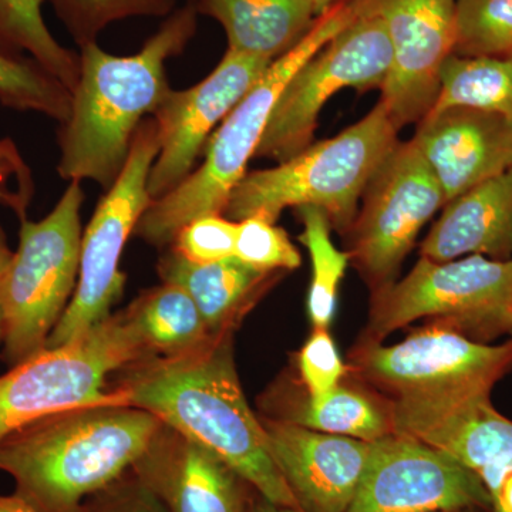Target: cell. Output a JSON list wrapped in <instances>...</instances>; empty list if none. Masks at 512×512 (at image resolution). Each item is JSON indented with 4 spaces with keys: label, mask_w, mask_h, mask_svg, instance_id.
I'll use <instances>...</instances> for the list:
<instances>
[{
    "label": "cell",
    "mask_w": 512,
    "mask_h": 512,
    "mask_svg": "<svg viewBox=\"0 0 512 512\" xmlns=\"http://www.w3.org/2000/svg\"><path fill=\"white\" fill-rule=\"evenodd\" d=\"M357 372L394 400L463 399L491 394L512 369V338L488 345L437 322L402 342L370 339L352 355Z\"/></svg>",
    "instance_id": "obj_10"
},
{
    "label": "cell",
    "mask_w": 512,
    "mask_h": 512,
    "mask_svg": "<svg viewBox=\"0 0 512 512\" xmlns=\"http://www.w3.org/2000/svg\"><path fill=\"white\" fill-rule=\"evenodd\" d=\"M454 55L512 57V0H457Z\"/></svg>",
    "instance_id": "obj_29"
},
{
    "label": "cell",
    "mask_w": 512,
    "mask_h": 512,
    "mask_svg": "<svg viewBox=\"0 0 512 512\" xmlns=\"http://www.w3.org/2000/svg\"><path fill=\"white\" fill-rule=\"evenodd\" d=\"M301 218L303 231L299 241L305 245L311 255L312 281L308 293V313L315 328L329 329L335 318L338 303L339 286L352 259L350 252L336 248L330 238L328 215L320 208H296Z\"/></svg>",
    "instance_id": "obj_27"
},
{
    "label": "cell",
    "mask_w": 512,
    "mask_h": 512,
    "mask_svg": "<svg viewBox=\"0 0 512 512\" xmlns=\"http://www.w3.org/2000/svg\"><path fill=\"white\" fill-rule=\"evenodd\" d=\"M119 373L114 390L127 404L217 454L266 500L299 510L239 383L229 330L184 355L144 357Z\"/></svg>",
    "instance_id": "obj_1"
},
{
    "label": "cell",
    "mask_w": 512,
    "mask_h": 512,
    "mask_svg": "<svg viewBox=\"0 0 512 512\" xmlns=\"http://www.w3.org/2000/svg\"><path fill=\"white\" fill-rule=\"evenodd\" d=\"M235 256L264 272L293 271L302 264V256L286 231L261 217L238 221Z\"/></svg>",
    "instance_id": "obj_31"
},
{
    "label": "cell",
    "mask_w": 512,
    "mask_h": 512,
    "mask_svg": "<svg viewBox=\"0 0 512 512\" xmlns=\"http://www.w3.org/2000/svg\"><path fill=\"white\" fill-rule=\"evenodd\" d=\"M269 453L301 512H348L373 443L320 433L292 421H262Z\"/></svg>",
    "instance_id": "obj_16"
},
{
    "label": "cell",
    "mask_w": 512,
    "mask_h": 512,
    "mask_svg": "<svg viewBox=\"0 0 512 512\" xmlns=\"http://www.w3.org/2000/svg\"><path fill=\"white\" fill-rule=\"evenodd\" d=\"M491 512L476 471L416 437L393 433L375 441L348 512Z\"/></svg>",
    "instance_id": "obj_13"
},
{
    "label": "cell",
    "mask_w": 512,
    "mask_h": 512,
    "mask_svg": "<svg viewBox=\"0 0 512 512\" xmlns=\"http://www.w3.org/2000/svg\"><path fill=\"white\" fill-rule=\"evenodd\" d=\"M336 2H338V0H315L316 18H318L319 15H322L323 12H326V10Z\"/></svg>",
    "instance_id": "obj_40"
},
{
    "label": "cell",
    "mask_w": 512,
    "mask_h": 512,
    "mask_svg": "<svg viewBox=\"0 0 512 512\" xmlns=\"http://www.w3.org/2000/svg\"><path fill=\"white\" fill-rule=\"evenodd\" d=\"M352 227L360 271L377 289L392 284L421 228L447 204L443 188L419 148L399 141L373 175Z\"/></svg>",
    "instance_id": "obj_12"
},
{
    "label": "cell",
    "mask_w": 512,
    "mask_h": 512,
    "mask_svg": "<svg viewBox=\"0 0 512 512\" xmlns=\"http://www.w3.org/2000/svg\"><path fill=\"white\" fill-rule=\"evenodd\" d=\"M491 500V512H512V458L476 468Z\"/></svg>",
    "instance_id": "obj_36"
},
{
    "label": "cell",
    "mask_w": 512,
    "mask_h": 512,
    "mask_svg": "<svg viewBox=\"0 0 512 512\" xmlns=\"http://www.w3.org/2000/svg\"><path fill=\"white\" fill-rule=\"evenodd\" d=\"M158 274L163 282L183 288L212 335H220L231 330V323L274 282L278 272L258 271L237 256L194 264L171 249L158 262Z\"/></svg>",
    "instance_id": "obj_21"
},
{
    "label": "cell",
    "mask_w": 512,
    "mask_h": 512,
    "mask_svg": "<svg viewBox=\"0 0 512 512\" xmlns=\"http://www.w3.org/2000/svg\"><path fill=\"white\" fill-rule=\"evenodd\" d=\"M69 30L74 42L83 47L97 43V37L111 23L136 16H168L175 0H45Z\"/></svg>",
    "instance_id": "obj_30"
},
{
    "label": "cell",
    "mask_w": 512,
    "mask_h": 512,
    "mask_svg": "<svg viewBox=\"0 0 512 512\" xmlns=\"http://www.w3.org/2000/svg\"><path fill=\"white\" fill-rule=\"evenodd\" d=\"M124 313L147 357L184 355L215 336L191 296L167 282L144 292Z\"/></svg>",
    "instance_id": "obj_23"
},
{
    "label": "cell",
    "mask_w": 512,
    "mask_h": 512,
    "mask_svg": "<svg viewBox=\"0 0 512 512\" xmlns=\"http://www.w3.org/2000/svg\"><path fill=\"white\" fill-rule=\"evenodd\" d=\"M131 470L170 512H244L255 491L217 454L164 424Z\"/></svg>",
    "instance_id": "obj_18"
},
{
    "label": "cell",
    "mask_w": 512,
    "mask_h": 512,
    "mask_svg": "<svg viewBox=\"0 0 512 512\" xmlns=\"http://www.w3.org/2000/svg\"><path fill=\"white\" fill-rule=\"evenodd\" d=\"M82 183L70 181L43 220L20 222L19 245L0 279L5 356L10 365L37 355L62 318L79 278Z\"/></svg>",
    "instance_id": "obj_6"
},
{
    "label": "cell",
    "mask_w": 512,
    "mask_h": 512,
    "mask_svg": "<svg viewBox=\"0 0 512 512\" xmlns=\"http://www.w3.org/2000/svg\"><path fill=\"white\" fill-rule=\"evenodd\" d=\"M13 251L9 248L8 239H6L5 232L0 228V279L5 275L6 269L12 261Z\"/></svg>",
    "instance_id": "obj_38"
},
{
    "label": "cell",
    "mask_w": 512,
    "mask_h": 512,
    "mask_svg": "<svg viewBox=\"0 0 512 512\" xmlns=\"http://www.w3.org/2000/svg\"><path fill=\"white\" fill-rule=\"evenodd\" d=\"M163 423L130 404H96L52 414L0 443V470L23 512H80L146 453Z\"/></svg>",
    "instance_id": "obj_3"
},
{
    "label": "cell",
    "mask_w": 512,
    "mask_h": 512,
    "mask_svg": "<svg viewBox=\"0 0 512 512\" xmlns=\"http://www.w3.org/2000/svg\"><path fill=\"white\" fill-rule=\"evenodd\" d=\"M5 338V318H3L2 303H0V343H3Z\"/></svg>",
    "instance_id": "obj_41"
},
{
    "label": "cell",
    "mask_w": 512,
    "mask_h": 512,
    "mask_svg": "<svg viewBox=\"0 0 512 512\" xmlns=\"http://www.w3.org/2000/svg\"><path fill=\"white\" fill-rule=\"evenodd\" d=\"M503 333H508L512 338V293L498 320L497 335H503Z\"/></svg>",
    "instance_id": "obj_39"
},
{
    "label": "cell",
    "mask_w": 512,
    "mask_h": 512,
    "mask_svg": "<svg viewBox=\"0 0 512 512\" xmlns=\"http://www.w3.org/2000/svg\"><path fill=\"white\" fill-rule=\"evenodd\" d=\"M160 151L157 126L148 117L138 128L119 180L101 198L80 249L79 278L62 318L45 349L69 345L111 316L126 288L120 259L128 238L150 207L148 177Z\"/></svg>",
    "instance_id": "obj_8"
},
{
    "label": "cell",
    "mask_w": 512,
    "mask_h": 512,
    "mask_svg": "<svg viewBox=\"0 0 512 512\" xmlns=\"http://www.w3.org/2000/svg\"><path fill=\"white\" fill-rule=\"evenodd\" d=\"M390 64L392 47L383 20L360 8L359 16L348 28L306 60L289 79L255 157L278 164L301 153L312 144L325 104L345 89L382 90Z\"/></svg>",
    "instance_id": "obj_9"
},
{
    "label": "cell",
    "mask_w": 512,
    "mask_h": 512,
    "mask_svg": "<svg viewBox=\"0 0 512 512\" xmlns=\"http://www.w3.org/2000/svg\"><path fill=\"white\" fill-rule=\"evenodd\" d=\"M468 255L512 258V167L447 202L420 245L430 261Z\"/></svg>",
    "instance_id": "obj_20"
},
{
    "label": "cell",
    "mask_w": 512,
    "mask_h": 512,
    "mask_svg": "<svg viewBox=\"0 0 512 512\" xmlns=\"http://www.w3.org/2000/svg\"><path fill=\"white\" fill-rule=\"evenodd\" d=\"M511 293L512 258L468 255L436 262L420 256L402 281L377 289L370 332L380 340L414 320L436 318L466 336L494 338Z\"/></svg>",
    "instance_id": "obj_11"
},
{
    "label": "cell",
    "mask_w": 512,
    "mask_h": 512,
    "mask_svg": "<svg viewBox=\"0 0 512 512\" xmlns=\"http://www.w3.org/2000/svg\"><path fill=\"white\" fill-rule=\"evenodd\" d=\"M198 13L217 19L228 50L276 60L312 28L315 0H195Z\"/></svg>",
    "instance_id": "obj_22"
},
{
    "label": "cell",
    "mask_w": 512,
    "mask_h": 512,
    "mask_svg": "<svg viewBox=\"0 0 512 512\" xmlns=\"http://www.w3.org/2000/svg\"><path fill=\"white\" fill-rule=\"evenodd\" d=\"M443 512H487L483 510H457V511H443Z\"/></svg>",
    "instance_id": "obj_42"
},
{
    "label": "cell",
    "mask_w": 512,
    "mask_h": 512,
    "mask_svg": "<svg viewBox=\"0 0 512 512\" xmlns=\"http://www.w3.org/2000/svg\"><path fill=\"white\" fill-rule=\"evenodd\" d=\"M458 106L493 111L512 120V57L454 53L448 57L441 70L439 97L430 113Z\"/></svg>",
    "instance_id": "obj_25"
},
{
    "label": "cell",
    "mask_w": 512,
    "mask_h": 512,
    "mask_svg": "<svg viewBox=\"0 0 512 512\" xmlns=\"http://www.w3.org/2000/svg\"><path fill=\"white\" fill-rule=\"evenodd\" d=\"M0 104L33 111L62 124L72 107V93L30 57L0 53Z\"/></svg>",
    "instance_id": "obj_28"
},
{
    "label": "cell",
    "mask_w": 512,
    "mask_h": 512,
    "mask_svg": "<svg viewBox=\"0 0 512 512\" xmlns=\"http://www.w3.org/2000/svg\"><path fill=\"white\" fill-rule=\"evenodd\" d=\"M299 373L309 400L332 392L346 373L329 329L315 328L298 355Z\"/></svg>",
    "instance_id": "obj_33"
},
{
    "label": "cell",
    "mask_w": 512,
    "mask_h": 512,
    "mask_svg": "<svg viewBox=\"0 0 512 512\" xmlns=\"http://www.w3.org/2000/svg\"><path fill=\"white\" fill-rule=\"evenodd\" d=\"M147 357L126 313L111 315L69 345L43 349L0 376V443L52 414L127 404L109 377Z\"/></svg>",
    "instance_id": "obj_7"
},
{
    "label": "cell",
    "mask_w": 512,
    "mask_h": 512,
    "mask_svg": "<svg viewBox=\"0 0 512 512\" xmlns=\"http://www.w3.org/2000/svg\"><path fill=\"white\" fill-rule=\"evenodd\" d=\"M357 0H338L264 76L222 121L202 151L204 161L173 191L151 202L134 234L154 247L173 244L175 235L195 218L224 215L232 191L248 174L276 101L306 60L328 45L359 16Z\"/></svg>",
    "instance_id": "obj_4"
},
{
    "label": "cell",
    "mask_w": 512,
    "mask_h": 512,
    "mask_svg": "<svg viewBox=\"0 0 512 512\" xmlns=\"http://www.w3.org/2000/svg\"><path fill=\"white\" fill-rule=\"evenodd\" d=\"M292 423L367 443L394 433L392 406L386 409L370 394L342 383L319 399L306 400Z\"/></svg>",
    "instance_id": "obj_26"
},
{
    "label": "cell",
    "mask_w": 512,
    "mask_h": 512,
    "mask_svg": "<svg viewBox=\"0 0 512 512\" xmlns=\"http://www.w3.org/2000/svg\"><path fill=\"white\" fill-rule=\"evenodd\" d=\"M80 512H170L140 478L127 471L100 493L92 495Z\"/></svg>",
    "instance_id": "obj_35"
},
{
    "label": "cell",
    "mask_w": 512,
    "mask_h": 512,
    "mask_svg": "<svg viewBox=\"0 0 512 512\" xmlns=\"http://www.w3.org/2000/svg\"><path fill=\"white\" fill-rule=\"evenodd\" d=\"M244 512H301L296 510V508L284 507V505H279L272 503V501L266 500L265 497H262L261 494L254 493L249 497L247 507H245Z\"/></svg>",
    "instance_id": "obj_37"
},
{
    "label": "cell",
    "mask_w": 512,
    "mask_h": 512,
    "mask_svg": "<svg viewBox=\"0 0 512 512\" xmlns=\"http://www.w3.org/2000/svg\"><path fill=\"white\" fill-rule=\"evenodd\" d=\"M45 0H0V53L30 57L73 93L80 56L50 33L42 15Z\"/></svg>",
    "instance_id": "obj_24"
},
{
    "label": "cell",
    "mask_w": 512,
    "mask_h": 512,
    "mask_svg": "<svg viewBox=\"0 0 512 512\" xmlns=\"http://www.w3.org/2000/svg\"><path fill=\"white\" fill-rule=\"evenodd\" d=\"M447 202L512 167V120L493 111L448 107L427 114L412 138Z\"/></svg>",
    "instance_id": "obj_17"
},
{
    "label": "cell",
    "mask_w": 512,
    "mask_h": 512,
    "mask_svg": "<svg viewBox=\"0 0 512 512\" xmlns=\"http://www.w3.org/2000/svg\"><path fill=\"white\" fill-rule=\"evenodd\" d=\"M386 106L379 101L362 120L338 136L311 144L295 157L252 171L232 191L224 214L241 221L276 222L285 208H320L330 224L350 229L367 185L399 143Z\"/></svg>",
    "instance_id": "obj_5"
},
{
    "label": "cell",
    "mask_w": 512,
    "mask_h": 512,
    "mask_svg": "<svg viewBox=\"0 0 512 512\" xmlns=\"http://www.w3.org/2000/svg\"><path fill=\"white\" fill-rule=\"evenodd\" d=\"M383 20L392 47L382 103L394 126L419 124L439 97L441 70L456 45L457 0H359Z\"/></svg>",
    "instance_id": "obj_14"
},
{
    "label": "cell",
    "mask_w": 512,
    "mask_h": 512,
    "mask_svg": "<svg viewBox=\"0 0 512 512\" xmlns=\"http://www.w3.org/2000/svg\"><path fill=\"white\" fill-rule=\"evenodd\" d=\"M197 15L195 0H188L136 55H110L97 43L80 47L79 82L57 137L63 180L94 181L104 192L116 184L138 128L170 93L165 63L184 52Z\"/></svg>",
    "instance_id": "obj_2"
},
{
    "label": "cell",
    "mask_w": 512,
    "mask_h": 512,
    "mask_svg": "<svg viewBox=\"0 0 512 512\" xmlns=\"http://www.w3.org/2000/svg\"><path fill=\"white\" fill-rule=\"evenodd\" d=\"M272 62L227 49L221 62L200 83L190 89L170 90L151 114L160 144L148 177L151 200L173 191L194 171L214 131Z\"/></svg>",
    "instance_id": "obj_15"
},
{
    "label": "cell",
    "mask_w": 512,
    "mask_h": 512,
    "mask_svg": "<svg viewBox=\"0 0 512 512\" xmlns=\"http://www.w3.org/2000/svg\"><path fill=\"white\" fill-rule=\"evenodd\" d=\"M238 221L222 215L195 218L173 241V251L194 264H210L235 256Z\"/></svg>",
    "instance_id": "obj_32"
},
{
    "label": "cell",
    "mask_w": 512,
    "mask_h": 512,
    "mask_svg": "<svg viewBox=\"0 0 512 512\" xmlns=\"http://www.w3.org/2000/svg\"><path fill=\"white\" fill-rule=\"evenodd\" d=\"M397 433L416 437L476 470L512 458V420L491 394L451 400H412L394 406Z\"/></svg>",
    "instance_id": "obj_19"
},
{
    "label": "cell",
    "mask_w": 512,
    "mask_h": 512,
    "mask_svg": "<svg viewBox=\"0 0 512 512\" xmlns=\"http://www.w3.org/2000/svg\"><path fill=\"white\" fill-rule=\"evenodd\" d=\"M36 194L35 177L12 138H0V207L12 211L20 222Z\"/></svg>",
    "instance_id": "obj_34"
}]
</instances>
